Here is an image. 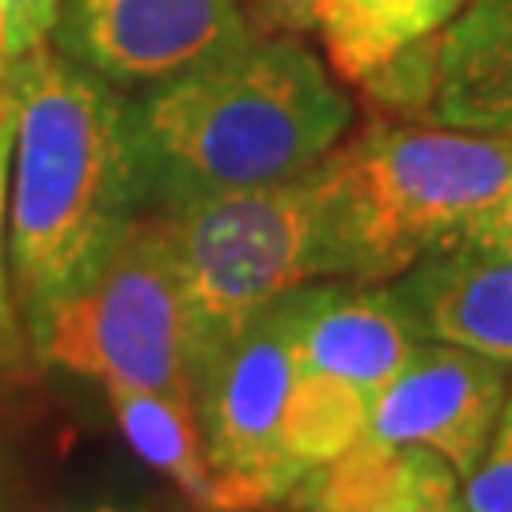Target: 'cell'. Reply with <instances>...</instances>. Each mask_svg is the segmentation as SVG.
<instances>
[{"label": "cell", "instance_id": "6da1fadb", "mask_svg": "<svg viewBox=\"0 0 512 512\" xmlns=\"http://www.w3.org/2000/svg\"><path fill=\"white\" fill-rule=\"evenodd\" d=\"M16 103L8 266L35 342L148 213L129 92L42 42L0 69Z\"/></svg>", "mask_w": 512, "mask_h": 512}, {"label": "cell", "instance_id": "7a4b0ae2", "mask_svg": "<svg viewBox=\"0 0 512 512\" xmlns=\"http://www.w3.org/2000/svg\"><path fill=\"white\" fill-rule=\"evenodd\" d=\"M148 213L285 183L353 129V99L300 35H255L129 92Z\"/></svg>", "mask_w": 512, "mask_h": 512}, {"label": "cell", "instance_id": "3957f363", "mask_svg": "<svg viewBox=\"0 0 512 512\" xmlns=\"http://www.w3.org/2000/svg\"><path fill=\"white\" fill-rule=\"evenodd\" d=\"M338 281L387 285L456 247L512 183V141L421 118H372L315 164Z\"/></svg>", "mask_w": 512, "mask_h": 512}, {"label": "cell", "instance_id": "277c9868", "mask_svg": "<svg viewBox=\"0 0 512 512\" xmlns=\"http://www.w3.org/2000/svg\"><path fill=\"white\" fill-rule=\"evenodd\" d=\"M160 217L179 258L198 376L220 342L266 304L311 281H338L315 167L285 183L202 198Z\"/></svg>", "mask_w": 512, "mask_h": 512}, {"label": "cell", "instance_id": "5b68a950", "mask_svg": "<svg viewBox=\"0 0 512 512\" xmlns=\"http://www.w3.org/2000/svg\"><path fill=\"white\" fill-rule=\"evenodd\" d=\"M35 357L103 391L141 387L198 403L179 258L160 213H145L129 228L92 285L54 315Z\"/></svg>", "mask_w": 512, "mask_h": 512}, {"label": "cell", "instance_id": "8992f818", "mask_svg": "<svg viewBox=\"0 0 512 512\" xmlns=\"http://www.w3.org/2000/svg\"><path fill=\"white\" fill-rule=\"evenodd\" d=\"M296 391L289 452L300 471L365 433L380 399L421 338L391 285L311 281L296 293Z\"/></svg>", "mask_w": 512, "mask_h": 512}, {"label": "cell", "instance_id": "52a82bcc", "mask_svg": "<svg viewBox=\"0 0 512 512\" xmlns=\"http://www.w3.org/2000/svg\"><path fill=\"white\" fill-rule=\"evenodd\" d=\"M296 293L251 315L228 342H220L198 376L205 452L232 509L281 505V497L304 475L289 452Z\"/></svg>", "mask_w": 512, "mask_h": 512}, {"label": "cell", "instance_id": "ba28073f", "mask_svg": "<svg viewBox=\"0 0 512 512\" xmlns=\"http://www.w3.org/2000/svg\"><path fill=\"white\" fill-rule=\"evenodd\" d=\"M243 0H57L50 46L141 92L255 38Z\"/></svg>", "mask_w": 512, "mask_h": 512}, {"label": "cell", "instance_id": "9c48e42d", "mask_svg": "<svg viewBox=\"0 0 512 512\" xmlns=\"http://www.w3.org/2000/svg\"><path fill=\"white\" fill-rule=\"evenodd\" d=\"M505 395L509 372L501 365L471 349L418 342L372 403L361 437L429 448L467 478L490 448Z\"/></svg>", "mask_w": 512, "mask_h": 512}, {"label": "cell", "instance_id": "30bf717a", "mask_svg": "<svg viewBox=\"0 0 512 512\" xmlns=\"http://www.w3.org/2000/svg\"><path fill=\"white\" fill-rule=\"evenodd\" d=\"M387 285L421 342L471 349L512 376V258L448 247Z\"/></svg>", "mask_w": 512, "mask_h": 512}, {"label": "cell", "instance_id": "8fae6325", "mask_svg": "<svg viewBox=\"0 0 512 512\" xmlns=\"http://www.w3.org/2000/svg\"><path fill=\"white\" fill-rule=\"evenodd\" d=\"M421 122L512 141V0H463L429 38Z\"/></svg>", "mask_w": 512, "mask_h": 512}, {"label": "cell", "instance_id": "7c38bea8", "mask_svg": "<svg viewBox=\"0 0 512 512\" xmlns=\"http://www.w3.org/2000/svg\"><path fill=\"white\" fill-rule=\"evenodd\" d=\"M285 512H467L463 478L429 448L357 437L281 497Z\"/></svg>", "mask_w": 512, "mask_h": 512}, {"label": "cell", "instance_id": "4fadbf2b", "mask_svg": "<svg viewBox=\"0 0 512 512\" xmlns=\"http://www.w3.org/2000/svg\"><path fill=\"white\" fill-rule=\"evenodd\" d=\"M103 395L129 448L152 471H160L194 509H232L224 482L217 478L209 452H205L194 399H179L167 391H141V387H107Z\"/></svg>", "mask_w": 512, "mask_h": 512}, {"label": "cell", "instance_id": "5bb4252c", "mask_svg": "<svg viewBox=\"0 0 512 512\" xmlns=\"http://www.w3.org/2000/svg\"><path fill=\"white\" fill-rule=\"evenodd\" d=\"M463 0H323L315 35L327 65L346 84H361L387 61L444 31Z\"/></svg>", "mask_w": 512, "mask_h": 512}, {"label": "cell", "instance_id": "9a60e30c", "mask_svg": "<svg viewBox=\"0 0 512 512\" xmlns=\"http://www.w3.org/2000/svg\"><path fill=\"white\" fill-rule=\"evenodd\" d=\"M12 141H16V103L0 80V418L16 414V406L35 391V372L42 361L31 349L12 293L8 266V175H12Z\"/></svg>", "mask_w": 512, "mask_h": 512}, {"label": "cell", "instance_id": "2e32d148", "mask_svg": "<svg viewBox=\"0 0 512 512\" xmlns=\"http://www.w3.org/2000/svg\"><path fill=\"white\" fill-rule=\"evenodd\" d=\"M467 512H512V384L486 456L463 478Z\"/></svg>", "mask_w": 512, "mask_h": 512}, {"label": "cell", "instance_id": "e0dca14e", "mask_svg": "<svg viewBox=\"0 0 512 512\" xmlns=\"http://www.w3.org/2000/svg\"><path fill=\"white\" fill-rule=\"evenodd\" d=\"M57 0H0V69L50 42Z\"/></svg>", "mask_w": 512, "mask_h": 512}, {"label": "cell", "instance_id": "ac0fdd59", "mask_svg": "<svg viewBox=\"0 0 512 512\" xmlns=\"http://www.w3.org/2000/svg\"><path fill=\"white\" fill-rule=\"evenodd\" d=\"M463 251H478V255H501L512 258V183L486 205L456 239Z\"/></svg>", "mask_w": 512, "mask_h": 512}, {"label": "cell", "instance_id": "d6986e66", "mask_svg": "<svg viewBox=\"0 0 512 512\" xmlns=\"http://www.w3.org/2000/svg\"><path fill=\"white\" fill-rule=\"evenodd\" d=\"M258 35H308L323 0H243Z\"/></svg>", "mask_w": 512, "mask_h": 512}, {"label": "cell", "instance_id": "ffe728a7", "mask_svg": "<svg viewBox=\"0 0 512 512\" xmlns=\"http://www.w3.org/2000/svg\"><path fill=\"white\" fill-rule=\"evenodd\" d=\"M19 501H23V482H19L16 459L0 437V512H19Z\"/></svg>", "mask_w": 512, "mask_h": 512}, {"label": "cell", "instance_id": "44dd1931", "mask_svg": "<svg viewBox=\"0 0 512 512\" xmlns=\"http://www.w3.org/2000/svg\"><path fill=\"white\" fill-rule=\"evenodd\" d=\"M61 512H152L148 505H133V501H88V505H69Z\"/></svg>", "mask_w": 512, "mask_h": 512}, {"label": "cell", "instance_id": "7402d4cb", "mask_svg": "<svg viewBox=\"0 0 512 512\" xmlns=\"http://www.w3.org/2000/svg\"><path fill=\"white\" fill-rule=\"evenodd\" d=\"M217 512H277L274 505H258V509H217Z\"/></svg>", "mask_w": 512, "mask_h": 512}]
</instances>
